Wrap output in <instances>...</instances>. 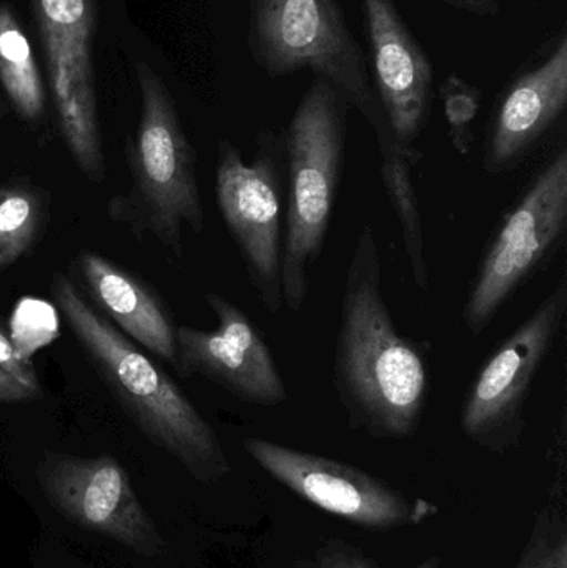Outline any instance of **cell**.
<instances>
[{
	"mask_svg": "<svg viewBox=\"0 0 567 568\" xmlns=\"http://www.w3.org/2000/svg\"><path fill=\"white\" fill-rule=\"evenodd\" d=\"M333 387L350 427L373 439H408L422 426L428 361L399 333L386 304L382 256L369 223L360 230L346 268Z\"/></svg>",
	"mask_w": 567,
	"mask_h": 568,
	"instance_id": "cell-1",
	"label": "cell"
},
{
	"mask_svg": "<svg viewBox=\"0 0 567 568\" xmlns=\"http://www.w3.org/2000/svg\"><path fill=\"white\" fill-rule=\"evenodd\" d=\"M52 294L83 353L139 429L200 483L229 476L232 466L219 436L169 374L100 316L63 273L53 275Z\"/></svg>",
	"mask_w": 567,
	"mask_h": 568,
	"instance_id": "cell-2",
	"label": "cell"
},
{
	"mask_svg": "<svg viewBox=\"0 0 567 568\" xmlns=\"http://www.w3.org/2000/svg\"><path fill=\"white\" fill-rule=\"evenodd\" d=\"M348 112L335 87L313 79L282 133L288 173L282 291L292 313L305 306L310 272L325 248L345 170Z\"/></svg>",
	"mask_w": 567,
	"mask_h": 568,
	"instance_id": "cell-3",
	"label": "cell"
},
{
	"mask_svg": "<svg viewBox=\"0 0 567 568\" xmlns=\"http://www.w3.org/2000/svg\"><path fill=\"white\" fill-rule=\"evenodd\" d=\"M246 43L266 77L310 70L313 79L335 87L350 109L362 113L375 132L379 153L403 152L376 97L366 52L338 0H249Z\"/></svg>",
	"mask_w": 567,
	"mask_h": 568,
	"instance_id": "cell-4",
	"label": "cell"
},
{
	"mask_svg": "<svg viewBox=\"0 0 567 568\" xmlns=\"http://www.w3.org/2000/svg\"><path fill=\"white\" fill-rule=\"evenodd\" d=\"M567 232V149L561 146L493 236L469 286L462 317L472 336L485 333L499 311L565 242Z\"/></svg>",
	"mask_w": 567,
	"mask_h": 568,
	"instance_id": "cell-5",
	"label": "cell"
},
{
	"mask_svg": "<svg viewBox=\"0 0 567 568\" xmlns=\"http://www.w3.org/2000/svg\"><path fill=\"white\" fill-rule=\"evenodd\" d=\"M283 136L276 130L256 133L250 163L235 143L220 140L215 176L220 215L260 303L272 314L283 307Z\"/></svg>",
	"mask_w": 567,
	"mask_h": 568,
	"instance_id": "cell-6",
	"label": "cell"
},
{
	"mask_svg": "<svg viewBox=\"0 0 567 568\" xmlns=\"http://www.w3.org/2000/svg\"><path fill=\"white\" fill-rule=\"evenodd\" d=\"M567 311V278L519 324L476 374L459 413L462 433L489 453L505 454L522 440L526 404L553 353Z\"/></svg>",
	"mask_w": 567,
	"mask_h": 568,
	"instance_id": "cell-7",
	"label": "cell"
},
{
	"mask_svg": "<svg viewBox=\"0 0 567 568\" xmlns=\"http://www.w3.org/2000/svg\"><path fill=\"white\" fill-rule=\"evenodd\" d=\"M136 73L142 92L133 146L136 190L156 239L173 255L182 256L183 226L195 233L205 230L195 152L162 80L143 62Z\"/></svg>",
	"mask_w": 567,
	"mask_h": 568,
	"instance_id": "cell-8",
	"label": "cell"
},
{
	"mask_svg": "<svg viewBox=\"0 0 567 568\" xmlns=\"http://www.w3.org/2000/svg\"><path fill=\"white\" fill-rule=\"evenodd\" d=\"M243 449L260 469L306 503L365 530L422 526L439 513L436 504L405 496L385 480L330 457L262 437L243 440Z\"/></svg>",
	"mask_w": 567,
	"mask_h": 568,
	"instance_id": "cell-9",
	"label": "cell"
},
{
	"mask_svg": "<svg viewBox=\"0 0 567 568\" xmlns=\"http://www.w3.org/2000/svg\"><path fill=\"white\" fill-rule=\"evenodd\" d=\"M37 477L50 504L77 526L142 556H159L162 536L140 506L125 469L113 457L45 454Z\"/></svg>",
	"mask_w": 567,
	"mask_h": 568,
	"instance_id": "cell-10",
	"label": "cell"
},
{
	"mask_svg": "<svg viewBox=\"0 0 567 568\" xmlns=\"http://www.w3.org/2000/svg\"><path fill=\"white\" fill-rule=\"evenodd\" d=\"M205 301L216 327L176 326L180 373L205 377L249 406L285 404L288 387L262 331L229 297L205 293Z\"/></svg>",
	"mask_w": 567,
	"mask_h": 568,
	"instance_id": "cell-11",
	"label": "cell"
},
{
	"mask_svg": "<svg viewBox=\"0 0 567 568\" xmlns=\"http://www.w3.org/2000/svg\"><path fill=\"white\" fill-rule=\"evenodd\" d=\"M369 75L396 142L412 162L425 133L435 93V67L393 0H362Z\"/></svg>",
	"mask_w": 567,
	"mask_h": 568,
	"instance_id": "cell-12",
	"label": "cell"
},
{
	"mask_svg": "<svg viewBox=\"0 0 567 568\" xmlns=\"http://www.w3.org/2000/svg\"><path fill=\"white\" fill-rule=\"evenodd\" d=\"M567 109V30L561 27L519 67L499 93L486 130L483 169L505 175L522 166Z\"/></svg>",
	"mask_w": 567,
	"mask_h": 568,
	"instance_id": "cell-13",
	"label": "cell"
},
{
	"mask_svg": "<svg viewBox=\"0 0 567 568\" xmlns=\"http://www.w3.org/2000/svg\"><path fill=\"white\" fill-rule=\"evenodd\" d=\"M60 130L70 155L92 182L103 179L90 42L42 36Z\"/></svg>",
	"mask_w": 567,
	"mask_h": 568,
	"instance_id": "cell-14",
	"label": "cell"
},
{
	"mask_svg": "<svg viewBox=\"0 0 567 568\" xmlns=\"http://www.w3.org/2000/svg\"><path fill=\"white\" fill-rule=\"evenodd\" d=\"M77 263L90 296L122 334L166 363L179 366L176 326L159 297L126 270L99 253H79Z\"/></svg>",
	"mask_w": 567,
	"mask_h": 568,
	"instance_id": "cell-15",
	"label": "cell"
},
{
	"mask_svg": "<svg viewBox=\"0 0 567 568\" xmlns=\"http://www.w3.org/2000/svg\"><path fill=\"white\" fill-rule=\"evenodd\" d=\"M0 80L23 119L42 115L45 97L36 57L19 20L7 6H0Z\"/></svg>",
	"mask_w": 567,
	"mask_h": 568,
	"instance_id": "cell-16",
	"label": "cell"
},
{
	"mask_svg": "<svg viewBox=\"0 0 567 568\" xmlns=\"http://www.w3.org/2000/svg\"><path fill=\"white\" fill-rule=\"evenodd\" d=\"M42 220L43 203L36 189L23 183L0 189V272L29 252Z\"/></svg>",
	"mask_w": 567,
	"mask_h": 568,
	"instance_id": "cell-17",
	"label": "cell"
},
{
	"mask_svg": "<svg viewBox=\"0 0 567 568\" xmlns=\"http://www.w3.org/2000/svg\"><path fill=\"white\" fill-rule=\"evenodd\" d=\"M438 97L448 123L452 145L459 155H469L475 143L472 125L482 110L483 90L459 73L452 72L439 83Z\"/></svg>",
	"mask_w": 567,
	"mask_h": 568,
	"instance_id": "cell-18",
	"label": "cell"
},
{
	"mask_svg": "<svg viewBox=\"0 0 567 568\" xmlns=\"http://www.w3.org/2000/svg\"><path fill=\"white\" fill-rule=\"evenodd\" d=\"M40 36L90 42L95 27L93 0H32Z\"/></svg>",
	"mask_w": 567,
	"mask_h": 568,
	"instance_id": "cell-19",
	"label": "cell"
},
{
	"mask_svg": "<svg viewBox=\"0 0 567 568\" xmlns=\"http://www.w3.org/2000/svg\"><path fill=\"white\" fill-rule=\"evenodd\" d=\"M292 568H378V562L358 547L342 539H332Z\"/></svg>",
	"mask_w": 567,
	"mask_h": 568,
	"instance_id": "cell-20",
	"label": "cell"
},
{
	"mask_svg": "<svg viewBox=\"0 0 567 568\" xmlns=\"http://www.w3.org/2000/svg\"><path fill=\"white\" fill-rule=\"evenodd\" d=\"M555 536L551 514L548 509H545L536 519L531 536H529L515 568H549V557H551Z\"/></svg>",
	"mask_w": 567,
	"mask_h": 568,
	"instance_id": "cell-21",
	"label": "cell"
},
{
	"mask_svg": "<svg viewBox=\"0 0 567 568\" xmlns=\"http://www.w3.org/2000/svg\"><path fill=\"white\" fill-rule=\"evenodd\" d=\"M0 369L6 371L17 383L27 387L33 396H39L40 383L36 369H33L30 361L13 346L9 334L3 329L2 323H0Z\"/></svg>",
	"mask_w": 567,
	"mask_h": 568,
	"instance_id": "cell-22",
	"label": "cell"
},
{
	"mask_svg": "<svg viewBox=\"0 0 567 568\" xmlns=\"http://www.w3.org/2000/svg\"><path fill=\"white\" fill-rule=\"evenodd\" d=\"M442 2L459 12L476 17H496L502 13V3L498 0H442Z\"/></svg>",
	"mask_w": 567,
	"mask_h": 568,
	"instance_id": "cell-23",
	"label": "cell"
},
{
	"mask_svg": "<svg viewBox=\"0 0 567 568\" xmlns=\"http://www.w3.org/2000/svg\"><path fill=\"white\" fill-rule=\"evenodd\" d=\"M33 397L36 396L27 387L17 383L6 371L0 369V404L22 403Z\"/></svg>",
	"mask_w": 567,
	"mask_h": 568,
	"instance_id": "cell-24",
	"label": "cell"
},
{
	"mask_svg": "<svg viewBox=\"0 0 567 568\" xmlns=\"http://www.w3.org/2000/svg\"><path fill=\"white\" fill-rule=\"evenodd\" d=\"M549 568H567V536L566 532L556 534L553 539Z\"/></svg>",
	"mask_w": 567,
	"mask_h": 568,
	"instance_id": "cell-25",
	"label": "cell"
},
{
	"mask_svg": "<svg viewBox=\"0 0 567 568\" xmlns=\"http://www.w3.org/2000/svg\"><path fill=\"white\" fill-rule=\"evenodd\" d=\"M442 566H443L442 557L429 556V557H426L425 560H422V562H419L418 566H415L413 568H442Z\"/></svg>",
	"mask_w": 567,
	"mask_h": 568,
	"instance_id": "cell-26",
	"label": "cell"
}]
</instances>
